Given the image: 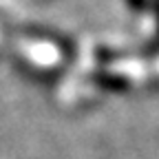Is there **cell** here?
<instances>
[{
	"instance_id": "1",
	"label": "cell",
	"mask_w": 159,
	"mask_h": 159,
	"mask_svg": "<svg viewBox=\"0 0 159 159\" xmlns=\"http://www.w3.org/2000/svg\"><path fill=\"white\" fill-rule=\"evenodd\" d=\"M128 5H133V7H139V9H142V7H148V5L144 2V0H128Z\"/></svg>"
},
{
	"instance_id": "2",
	"label": "cell",
	"mask_w": 159,
	"mask_h": 159,
	"mask_svg": "<svg viewBox=\"0 0 159 159\" xmlns=\"http://www.w3.org/2000/svg\"><path fill=\"white\" fill-rule=\"evenodd\" d=\"M157 16H159V11H157ZM157 25H159V18H157Z\"/></svg>"
}]
</instances>
